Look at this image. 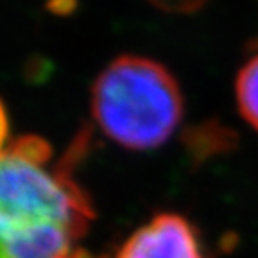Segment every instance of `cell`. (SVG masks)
Instances as JSON below:
<instances>
[{
  "label": "cell",
  "mask_w": 258,
  "mask_h": 258,
  "mask_svg": "<svg viewBox=\"0 0 258 258\" xmlns=\"http://www.w3.org/2000/svg\"><path fill=\"white\" fill-rule=\"evenodd\" d=\"M113 258H212L188 217L161 212L129 235Z\"/></svg>",
  "instance_id": "cell-3"
},
{
  "label": "cell",
  "mask_w": 258,
  "mask_h": 258,
  "mask_svg": "<svg viewBox=\"0 0 258 258\" xmlns=\"http://www.w3.org/2000/svg\"><path fill=\"white\" fill-rule=\"evenodd\" d=\"M90 109L102 133L133 151L161 147L185 115V97L174 74L151 57L122 54L92 86Z\"/></svg>",
  "instance_id": "cell-2"
},
{
  "label": "cell",
  "mask_w": 258,
  "mask_h": 258,
  "mask_svg": "<svg viewBox=\"0 0 258 258\" xmlns=\"http://www.w3.org/2000/svg\"><path fill=\"white\" fill-rule=\"evenodd\" d=\"M235 99L242 118L258 131V54L242 64L235 77Z\"/></svg>",
  "instance_id": "cell-5"
},
{
  "label": "cell",
  "mask_w": 258,
  "mask_h": 258,
  "mask_svg": "<svg viewBox=\"0 0 258 258\" xmlns=\"http://www.w3.org/2000/svg\"><path fill=\"white\" fill-rule=\"evenodd\" d=\"M8 133H9V124H8V113L6 108L0 101V154L6 151V140H8Z\"/></svg>",
  "instance_id": "cell-7"
},
{
  "label": "cell",
  "mask_w": 258,
  "mask_h": 258,
  "mask_svg": "<svg viewBox=\"0 0 258 258\" xmlns=\"http://www.w3.org/2000/svg\"><path fill=\"white\" fill-rule=\"evenodd\" d=\"M151 6L170 15H192L208 4L210 0H147Z\"/></svg>",
  "instance_id": "cell-6"
},
{
  "label": "cell",
  "mask_w": 258,
  "mask_h": 258,
  "mask_svg": "<svg viewBox=\"0 0 258 258\" xmlns=\"http://www.w3.org/2000/svg\"><path fill=\"white\" fill-rule=\"evenodd\" d=\"M256 48H258V40H256Z\"/></svg>",
  "instance_id": "cell-8"
},
{
  "label": "cell",
  "mask_w": 258,
  "mask_h": 258,
  "mask_svg": "<svg viewBox=\"0 0 258 258\" xmlns=\"http://www.w3.org/2000/svg\"><path fill=\"white\" fill-rule=\"evenodd\" d=\"M88 144L90 131H81L56 165L36 135L0 154V258H90L85 238L95 210L74 177Z\"/></svg>",
  "instance_id": "cell-1"
},
{
  "label": "cell",
  "mask_w": 258,
  "mask_h": 258,
  "mask_svg": "<svg viewBox=\"0 0 258 258\" xmlns=\"http://www.w3.org/2000/svg\"><path fill=\"white\" fill-rule=\"evenodd\" d=\"M181 144L186 149L188 158L203 163L205 160L233 151L238 144V137L233 129L222 124L221 120L208 118L205 122L185 127Z\"/></svg>",
  "instance_id": "cell-4"
}]
</instances>
